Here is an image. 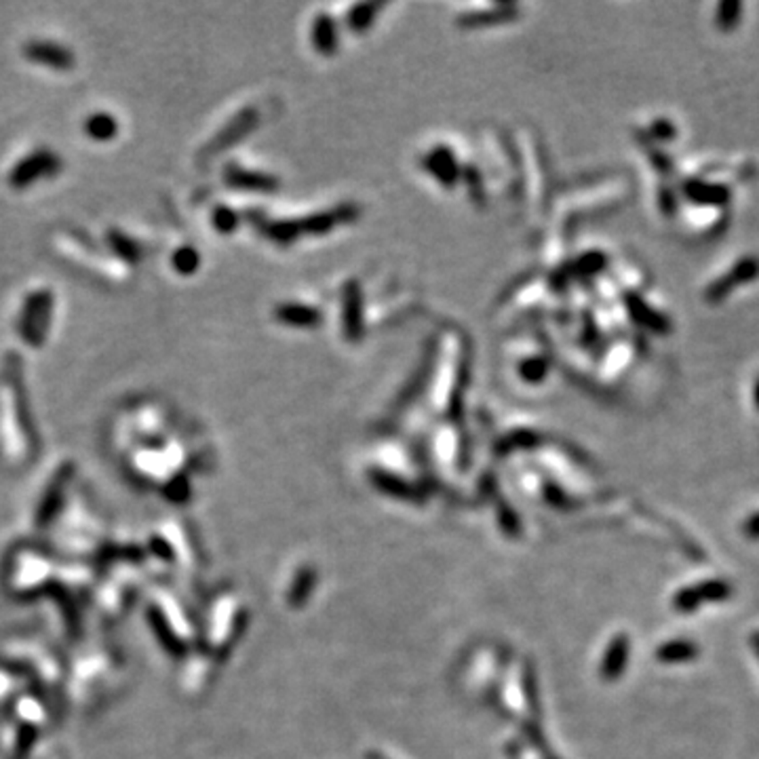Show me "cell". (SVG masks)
<instances>
[{"mask_svg": "<svg viewBox=\"0 0 759 759\" xmlns=\"http://www.w3.org/2000/svg\"><path fill=\"white\" fill-rule=\"evenodd\" d=\"M53 313V296L49 291H32L23 302L17 332L28 346H40L45 342L46 327Z\"/></svg>", "mask_w": 759, "mask_h": 759, "instance_id": "1", "label": "cell"}, {"mask_svg": "<svg viewBox=\"0 0 759 759\" xmlns=\"http://www.w3.org/2000/svg\"><path fill=\"white\" fill-rule=\"evenodd\" d=\"M759 279V257L757 256H745L740 257L728 268V273L717 276L707 290H704V299L709 304H720L723 299L732 296L738 287H745L749 283H755Z\"/></svg>", "mask_w": 759, "mask_h": 759, "instance_id": "2", "label": "cell"}, {"mask_svg": "<svg viewBox=\"0 0 759 759\" xmlns=\"http://www.w3.org/2000/svg\"><path fill=\"white\" fill-rule=\"evenodd\" d=\"M60 169H62V161L55 152L37 150L32 152V155H28L26 158H21V161L11 169L9 184L11 188H15V190H23V188L30 186L32 181L51 178V175H55Z\"/></svg>", "mask_w": 759, "mask_h": 759, "instance_id": "3", "label": "cell"}, {"mask_svg": "<svg viewBox=\"0 0 759 759\" xmlns=\"http://www.w3.org/2000/svg\"><path fill=\"white\" fill-rule=\"evenodd\" d=\"M681 192L692 205L709 209H726L732 203V188L723 181L690 178L681 184Z\"/></svg>", "mask_w": 759, "mask_h": 759, "instance_id": "4", "label": "cell"}, {"mask_svg": "<svg viewBox=\"0 0 759 759\" xmlns=\"http://www.w3.org/2000/svg\"><path fill=\"white\" fill-rule=\"evenodd\" d=\"M23 55L32 63H40V66L53 70H70L74 66L72 51L57 43H49V40H32L23 46Z\"/></svg>", "mask_w": 759, "mask_h": 759, "instance_id": "5", "label": "cell"}, {"mask_svg": "<svg viewBox=\"0 0 759 759\" xmlns=\"http://www.w3.org/2000/svg\"><path fill=\"white\" fill-rule=\"evenodd\" d=\"M256 119H257L256 110H253V112L245 110V112H240L239 116H234V119L228 122V125L223 127L222 131L217 133L207 146H205V156L215 155L217 150L223 148V146H231L232 142H237V139L243 138V133L247 131V129H249L251 125H256Z\"/></svg>", "mask_w": 759, "mask_h": 759, "instance_id": "6", "label": "cell"}, {"mask_svg": "<svg viewBox=\"0 0 759 759\" xmlns=\"http://www.w3.org/2000/svg\"><path fill=\"white\" fill-rule=\"evenodd\" d=\"M627 306H628V313L635 321L639 323V325H644L645 329H650V332L654 333H667L670 329V323L667 316H664L661 310L652 308V306L645 302L644 298L633 296V293H628L627 296Z\"/></svg>", "mask_w": 759, "mask_h": 759, "instance_id": "7", "label": "cell"}, {"mask_svg": "<svg viewBox=\"0 0 759 759\" xmlns=\"http://www.w3.org/2000/svg\"><path fill=\"white\" fill-rule=\"evenodd\" d=\"M228 184L232 188H245V190H274V180L264 173H249L243 172L240 167L228 164L226 173H223Z\"/></svg>", "mask_w": 759, "mask_h": 759, "instance_id": "8", "label": "cell"}, {"mask_svg": "<svg viewBox=\"0 0 759 759\" xmlns=\"http://www.w3.org/2000/svg\"><path fill=\"white\" fill-rule=\"evenodd\" d=\"M85 131L96 142H110L119 133V122L108 112H96L85 121Z\"/></svg>", "mask_w": 759, "mask_h": 759, "instance_id": "9", "label": "cell"}, {"mask_svg": "<svg viewBox=\"0 0 759 759\" xmlns=\"http://www.w3.org/2000/svg\"><path fill=\"white\" fill-rule=\"evenodd\" d=\"M658 656H661V661L664 662H687L698 656V645L687 639L669 641V644H664L662 648L658 650Z\"/></svg>", "mask_w": 759, "mask_h": 759, "instance_id": "10", "label": "cell"}, {"mask_svg": "<svg viewBox=\"0 0 759 759\" xmlns=\"http://www.w3.org/2000/svg\"><path fill=\"white\" fill-rule=\"evenodd\" d=\"M743 3H738V0H726V3H721L715 11L717 30L726 34L737 30L740 20H743Z\"/></svg>", "mask_w": 759, "mask_h": 759, "instance_id": "11", "label": "cell"}, {"mask_svg": "<svg viewBox=\"0 0 759 759\" xmlns=\"http://www.w3.org/2000/svg\"><path fill=\"white\" fill-rule=\"evenodd\" d=\"M696 591L700 595V602L717 603V602H726V599L732 597V586L723 580L700 582V585H696Z\"/></svg>", "mask_w": 759, "mask_h": 759, "instance_id": "12", "label": "cell"}, {"mask_svg": "<svg viewBox=\"0 0 759 759\" xmlns=\"http://www.w3.org/2000/svg\"><path fill=\"white\" fill-rule=\"evenodd\" d=\"M108 243L112 249H114L116 256H121L125 262H138L139 257H142V253H139V245L133 243V240L125 237V234L112 231L108 234Z\"/></svg>", "mask_w": 759, "mask_h": 759, "instance_id": "13", "label": "cell"}, {"mask_svg": "<svg viewBox=\"0 0 759 759\" xmlns=\"http://www.w3.org/2000/svg\"><path fill=\"white\" fill-rule=\"evenodd\" d=\"M172 264L180 274H192L198 268V264H201V257H198L197 249H192V247H180L173 253Z\"/></svg>", "mask_w": 759, "mask_h": 759, "instance_id": "14", "label": "cell"}, {"mask_svg": "<svg viewBox=\"0 0 759 759\" xmlns=\"http://www.w3.org/2000/svg\"><path fill=\"white\" fill-rule=\"evenodd\" d=\"M279 319L283 323H291V325H308L315 319V315L308 308L302 306H283V308L276 310Z\"/></svg>", "mask_w": 759, "mask_h": 759, "instance_id": "15", "label": "cell"}, {"mask_svg": "<svg viewBox=\"0 0 759 759\" xmlns=\"http://www.w3.org/2000/svg\"><path fill=\"white\" fill-rule=\"evenodd\" d=\"M237 223H239L237 214L228 207H217L214 211V226L220 232H232L234 228H237Z\"/></svg>", "mask_w": 759, "mask_h": 759, "instance_id": "16", "label": "cell"}, {"mask_svg": "<svg viewBox=\"0 0 759 759\" xmlns=\"http://www.w3.org/2000/svg\"><path fill=\"white\" fill-rule=\"evenodd\" d=\"M700 595L696 591V586L684 588V591L679 593L678 597H675V605H678L679 611H696L700 608Z\"/></svg>", "mask_w": 759, "mask_h": 759, "instance_id": "17", "label": "cell"}, {"mask_svg": "<svg viewBox=\"0 0 759 759\" xmlns=\"http://www.w3.org/2000/svg\"><path fill=\"white\" fill-rule=\"evenodd\" d=\"M743 532H745V536H746V538H751V540H759V510H757V513H753V515L749 517V519L745 521Z\"/></svg>", "mask_w": 759, "mask_h": 759, "instance_id": "18", "label": "cell"}, {"mask_svg": "<svg viewBox=\"0 0 759 759\" xmlns=\"http://www.w3.org/2000/svg\"><path fill=\"white\" fill-rule=\"evenodd\" d=\"M654 133H658L656 138H673L675 129H673V125H670V122H667V121H658V125L654 127Z\"/></svg>", "mask_w": 759, "mask_h": 759, "instance_id": "19", "label": "cell"}, {"mask_svg": "<svg viewBox=\"0 0 759 759\" xmlns=\"http://www.w3.org/2000/svg\"><path fill=\"white\" fill-rule=\"evenodd\" d=\"M749 644H751V650L755 652V656H757V661H759V631H753L751 633Z\"/></svg>", "mask_w": 759, "mask_h": 759, "instance_id": "20", "label": "cell"}, {"mask_svg": "<svg viewBox=\"0 0 759 759\" xmlns=\"http://www.w3.org/2000/svg\"><path fill=\"white\" fill-rule=\"evenodd\" d=\"M751 397H753V405H755V409L759 411V375L755 378V382H753V391H751Z\"/></svg>", "mask_w": 759, "mask_h": 759, "instance_id": "21", "label": "cell"}]
</instances>
